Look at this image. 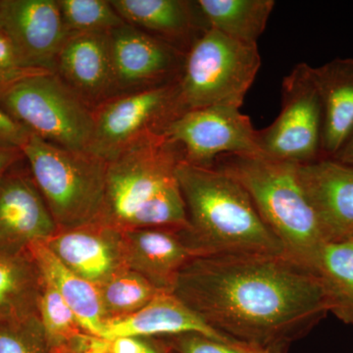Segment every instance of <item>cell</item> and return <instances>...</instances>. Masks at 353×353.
<instances>
[{
  "label": "cell",
  "instance_id": "obj_18",
  "mask_svg": "<svg viewBox=\"0 0 353 353\" xmlns=\"http://www.w3.org/2000/svg\"><path fill=\"white\" fill-rule=\"evenodd\" d=\"M125 23L162 39L187 54L208 29L196 1L111 0Z\"/></svg>",
  "mask_w": 353,
  "mask_h": 353
},
{
  "label": "cell",
  "instance_id": "obj_11",
  "mask_svg": "<svg viewBox=\"0 0 353 353\" xmlns=\"http://www.w3.org/2000/svg\"><path fill=\"white\" fill-rule=\"evenodd\" d=\"M109 34L114 97L178 82L187 55L182 51L127 23Z\"/></svg>",
  "mask_w": 353,
  "mask_h": 353
},
{
  "label": "cell",
  "instance_id": "obj_31",
  "mask_svg": "<svg viewBox=\"0 0 353 353\" xmlns=\"http://www.w3.org/2000/svg\"><path fill=\"white\" fill-rule=\"evenodd\" d=\"M30 132L6 112L0 103V145L22 148Z\"/></svg>",
  "mask_w": 353,
  "mask_h": 353
},
{
  "label": "cell",
  "instance_id": "obj_1",
  "mask_svg": "<svg viewBox=\"0 0 353 353\" xmlns=\"http://www.w3.org/2000/svg\"><path fill=\"white\" fill-rule=\"evenodd\" d=\"M172 294L218 333L264 348L288 350L329 313L317 274L284 254L196 257Z\"/></svg>",
  "mask_w": 353,
  "mask_h": 353
},
{
  "label": "cell",
  "instance_id": "obj_28",
  "mask_svg": "<svg viewBox=\"0 0 353 353\" xmlns=\"http://www.w3.org/2000/svg\"><path fill=\"white\" fill-rule=\"evenodd\" d=\"M0 353H51L39 316L0 324Z\"/></svg>",
  "mask_w": 353,
  "mask_h": 353
},
{
  "label": "cell",
  "instance_id": "obj_29",
  "mask_svg": "<svg viewBox=\"0 0 353 353\" xmlns=\"http://www.w3.org/2000/svg\"><path fill=\"white\" fill-rule=\"evenodd\" d=\"M169 345L176 353H285V348H264L241 341H223L204 334L187 333L168 336Z\"/></svg>",
  "mask_w": 353,
  "mask_h": 353
},
{
  "label": "cell",
  "instance_id": "obj_23",
  "mask_svg": "<svg viewBox=\"0 0 353 353\" xmlns=\"http://www.w3.org/2000/svg\"><path fill=\"white\" fill-rule=\"evenodd\" d=\"M204 19L210 29L243 43L259 46L267 27L274 0H199Z\"/></svg>",
  "mask_w": 353,
  "mask_h": 353
},
{
  "label": "cell",
  "instance_id": "obj_20",
  "mask_svg": "<svg viewBox=\"0 0 353 353\" xmlns=\"http://www.w3.org/2000/svg\"><path fill=\"white\" fill-rule=\"evenodd\" d=\"M323 108L321 159H331L353 134V58L313 67Z\"/></svg>",
  "mask_w": 353,
  "mask_h": 353
},
{
  "label": "cell",
  "instance_id": "obj_17",
  "mask_svg": "<svg viewBox=\"0 0 353 353\" xmlns=\"http://www.w3.org/2000/svg\"><path fill=\"white\" fill-rule=\"evenodd\" d=\"M183 230L143 228L122 231L127 268L143 276L161 292H172L179 273L197 257Z\"/></svg>",
  "mask_w": 353,
  "mask_h": 353
},
{
  "label": "cell",
  "instance_id": "obj_32",
  "mask_svg": "<svg viewBox=\"0 0 353 353\" xmlns=\"http://www.w3.org/2000/svg\"><path fill=\"white\" fill-rule=\"evenodd\" d=\"M145 345L143 339L121 336L108 341V353H141Z\"/></svg>",
  "mask_w": 353,
  "mask_h": 353
},
{
  "label": "cell",
  "instance_id": "obj_5",
  "mask_svg": "<svg viewBox=\"0 0 353 353\" xmlns=\"http://www.w3.org/2000/svg\"><path fill=\"white\" fill-rule=\"evenodd\" d=\"M21 150L58 229L99 220L105 194L104 158L51 145L31 132Z\"/></svg>",
  "mask_w": 353,
  "mask_h": 353
},
{
  "label": "cell",
  "instance_id": "obj_7",
  "mask_svg": "<svg viewBox=\"0 0 353 353\" xmlns=\"http://www.w3.org/2000/svg\"><path fill=\"white\" fill-rule=\"evenodd\" d=\"M0 103L28 132L51 145L90 152L94 110L54 73L39 72L0 92Z\"/></svg>",
  "mask_w": 353,
  "mask_h": 353
},
{
  "label": "cell",
  "instance_id": "obj_15",
  "mask_svg": "<svg viewBox=\"0 0 353 353\" xmlns=\"http://www.w3.org/2000/svg\"><path fill=\"white\" fill-rule=\"evenodd\" d=\"M109 32L68 34L53 69V73L92 110L114 97Z\"/></svg>",
  "mask_w": 353,
  "mask_h": 353
},
{
  "label": "cell",
  "instance_id": "obj_14",
  "mask_svg": "<svg viewBox=\"0 0 353 353\" xmlns=\"http://www.w3.org/2000/svg\"><path fill=\"white\" fill-rule=\"evenodd\" d=\"M17 164L0 181V248L6 250H25L58 230L30 169Z\"/></svg>",
  "mask_w": 353,
  "mask_h": 353
},
{
  "label": "cell",
  "instance_id": "obj_27",
  "mask_svg": "<svg viewBox=\"0 0 353 353\" xmlns=\"http://www.w3.org/2000/svg\"><path fill=\"white\" fill-rule=\"evenodd\" d=\"M68 34L109 32L124 24L108 0H57Z\"/></svg>",
  "mask_w": 353,
  "mask_h": 353
},
{
  "label": "cell",
  "instance_id": "obj_8",
  "mask_svg": "<svg viewBox=\"0 0 353 353\" xmlns=\"http://www.w3.org/2000/svg\"><path fill=\"white\" fill-rule=\"evenodd\" d=\"M323 108L313 67L299 63L282 83V108L275 121L259 131L262 154L297 165L321 159Z\"/></svg>",
  "mask_w": 353,
  "mask_h": 353
},
{
  "label": "cell",
  "instance_id": "obj_9",
  "mask_svg": "<svg viewBox=\"0 0 353 353\" xmlns=\"http://www.w3.org/2000/svg\"><path fill=\"white\" fill-rule=\"evenodd\" d=\"M162 132L180 148L185 161L197 166L212 167L224 155L264 157L259 131L236 106L188 111L169 123Z\"/></svg>",
  "mask_w": 353,
  "mask_h": 353
},
{
  "label": "cell",
  "instance_id": "obj_6",
  "mask_svg": "<svg viewBox=\"0 0 353 353\" xmlns=\"http://www.w3.org/2000/svg\"><path fill=\"white\" fill-rule=\"evenodd\" d=\"M261 66L259 46L208 29L185 55L178 81L180 115L215 105H243Z\"/></svg>",
  "mask_w": 353,
  "mask_h": 353
},
{
  "label": "cell",
  "instance_id": "obj_35",
  "mask_svg": "<svg viewBox=\"0 0 353 353\" xmlns=\"http://www.w3.org/2000/svg\"><path fill=\"white\" fill-rule=\"evenodd\" d=\"M141 353H159V352H158L157 348L145 341V347H143V352Z\"/></svg>",
  "mask_w": 353,
  "mask_h": 353
},
{
  "label": "cell",
  "instance_id": "obj_21",
  "mask_svg": "<svg viewBox=\"0 0 353 353\" xmlns=\"http://www.w3.org/2000/svg\"><path fill=\"white\" fill-rule=\"evenodd\" d=\"M43 283L29 248H0V324L39 316Z\"/></svg>",
  "mask_w": 353,
  "mask_h": 353
},
{
  "label": "cell",
  "instance_id": "obj_24",
  "mask_svg": "<svg viewBox=\"0 0 353 353\" xmlns=\"http://www.w3.org/2000/svg\"><path fill=\"white\" fill-rule=\"evenodd\" d=\"M39 318L51 353H87L97 339L83 330L57 290L44 278Z\"/></svg>",
  "mask_w": 353,
  "mask_h": 353
},
{
  "label": "cell",
  "instance_id": "obj_26",
  "mask_svg": "<svg viewBox=\"0 0 353 353\" xmlns=\"http://www.w3.org/2000/svg\"><path fill=\"white\" fill-rule=\"evenodd\" d=\"M97 289L103 310L104 324L138 312L158 294L165 292L128 268L114 275Z\"/></svg>",
  "mask_w": 353,
  "mask_h": 353
},
{
  "label": "cell",
  "instance_id": "obj_3",
  "mask_svg": "<svg viewBox=\"0 0 353 353\" xmlns=\"http://www.w3.org/2000/svg\"><path fill=\"white\" fill-rule=\"evenodd\" d=\"M176 178L189 221L183 234L197 257L285 255L280 241L234 176L217 167L182 160Z\"/></svg>",
  "mask_w": 353,
  "mask_h": 353
},
{
  "label": "cell",
  "instance_id": "obj_33",
  "mask_svg": "<svg viewBox=\"0 0 353 353\" xmlns=\"http://www.w3.org/2000/svg\"><path fill=\"white\" fill-rule=\"evenodd\" d=\"M24 158L21 148L0 145V181L7 172Z\"/></svg>",
  "mask_w": 353,
  "mask_h": 353
},
{
  "label": "cell",
  "instance_id": "obj_2",
  "mask_svg": "<svg viewBox=\"0 0 353 353\" xmlns=\"http://www.w3.org/2000/svg\"><path fill=\"white\" fill-rule=\"evenodd\" d=\"M182 150L163 132L146 134L106 160L99 222L120 230L189 227L176 178Z\"/></svg>",
  "mask_w": 353,
  "mask_h": 353
},
{
  "label": "cell",
  "instance_id": "obj_13",
  "mask_svg": "<svg viewBox=\"0 0 353 353\" xmlns=\"http://www.w3.org/2000/svg\"><path fill=\"white\" fill-rule=\"evenodd\" d=\"M43 243L67 268L97 287L127 268L122 231L99 221L58 229Z\"/></svg>",
  "mask_w": 353,
  "mask_h": 353
},
{
  "label": "cell",
  "instance_id": "obj_10",
  "mask_svg": "<svg viewBox=\"0 0 353 353\" xmlns=\"http://www.w3.org/2000/svg\"><path fill=\"white\" fill-rule=\"evenodd\" d=\"M178 82L118 95L94 109L90 152L108 160L134 141L165 127L180 116Z\"/></svg>",
  "mask_w": 353,
  "mask_h": 353
},
{
  "label": "cell",
  "instance_id": "obj_19",
  "mask_svg": "<svg viewBox=\"0 0 353 353\" xmlns=\"http://www.w3.org/2000/svg\"><path fill=\"white\" fill-rule=\"evenodd\" d=\"M187 333L223 341H236L210 328L172 292H161L138 312L105 323L99 339L109 341L121 336L143 339Z\"/></svg>",
  "mask_w": 353,
  "mask_h": 353
},
{
  "label": "cell",
  "instance_id": "obj_16",
  "mask_svg": "<svg viewBox=\"0 0 353 353\" xmlns=\"http://www.w3.org/2000/svg\"><path fill=\"white\" fill-rule=\"evenodd\" d=\"M299 174L327 243L353 241V166L320 159Z\"/></svg>",
  "mask_w": 353,
  "mask_h": 353
},
{
  "label": "cell",
  "instance_id": "obj_22",
  "mask_svg": "<svg viewBox=\"0 0 353 353\" xmlns=\"http://www.w3.org/2000/svg\"><path fill=\"white\" fill-rule=\"evenodd\" d=\"M41 275L50 283L75 314L87 333L101 338L104 328L103 310L97 285L67 268L43 241L29 246Z\"/></svg>",
  "mask_w": 353,
  "mask_h": 353
},
{
  "label": "cell",
  "instance_id": "obj_4",
  "mask_svg": "<svg viewBox=\"0 0 353 353\" xmlns=\"http://www.w3.org/2000/svg\"><path fill=\"white\" fill-rule=\"evenodd\" d=\"M213 166L243 185L285 256L316 273L328 243L299 179V165L266 157L224 155Z\"/></svg>",
  "mask_w": 353,
  "mask_h": 353
},
{
  "label": "cell",
  "instance_id": "obj_30",
  "mask_svg": "<svg viewBox=\"0 0 353 353\" xmlns=\"http://www.w3.org/2000/svg\"><path fill=\"white\" fill-rule=\"evenodd\" d=\"M39 72L44 71L26 68L20 61L12 44L0 32V92L26 77Z\"/></svg>",
  "mask_w": 353,
  "mask_h": 353
},
{
  "label": "cell",
  "instance_id": "obj_34",
  "mask_svg": "<svg viewBox=\"0 0 353 353\" xmlns=\"http://www.w3.org/2000/svg\"><path fill=\"white\" fill-rule=\"evenodd\" d=\"M331 159L340 162V163L353 166V134L352 138L348 139L347 143L341 148L340 152Z\"/></svg>",
  "mask_w": 353,
  "mask_h": 353
},
{
  "label": "cell",
  "instance_id": "obj_12",
  "mask_svg": "<svg viewBox=\"0 0 353 353\" xmlns=\"http://www.w3.org/2000/svg\"><path fill=\"white\" fill-rule=\"evenodd\" d=\"M0 32L26 68L52 73L68 37L57 0H0Z\"/></svg>",
  "mask_w": 353,
  "mask_h": 353
},
{
  "label": "cell",
  "instance_id": "obj_25",
  "mask_svg": "<svg viewBox=\"0 0 353 353\" xmlns=\"http://www.w3.org/2000/svg\"><path fill=\"white\" fill-rule=\"evenodd\" d=\"M329 313L353 326V241L328 243L316 267Z\"/></svg>",
  "mask_w": 353,
  "mask_h": 353
}]
</instances>
